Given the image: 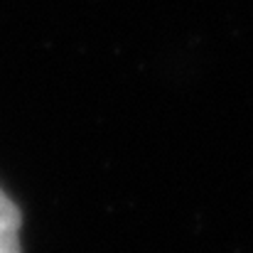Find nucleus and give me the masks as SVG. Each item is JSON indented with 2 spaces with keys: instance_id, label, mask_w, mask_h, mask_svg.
<instances>
[{
  "instance_id": "obj_1",
  "label": "nucleus",
  "mask_w": 253,
  "mask_h": 253,
  "mask_svg": "<svg viewBox=\"0 0 253 253\" xmlns=\"http://www.w3.org/2000/svg\"><path fill=\"white\" fill-rule=\"evenodd\" d=\"M22 216L12 199L0 189V253H22L20 249Z\"/></svg>"
}]
</instances>
